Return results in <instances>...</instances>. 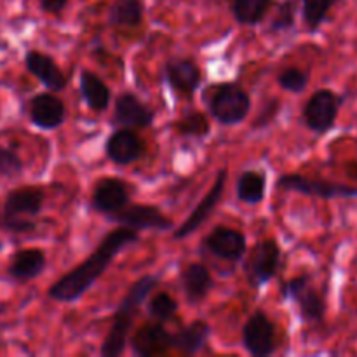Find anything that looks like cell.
Masks as SVG:
<instances>
[{"mask_svg": "<svg viewBox=\"0 0 357 357\" xmlns=\"http://www.w3.org/2000/svg\"><path fill=\"white\" fill-rule=\"evenodd\" d=\"M23 171L24 164L21 160V157L17 155L16 150L0 146V176L13 180V178L21 176Z\"/></svg>", "mask_w": 357, "mask_h": 357, "instance_id": "1f68e13d", "label": "cell"}, {"mask_svg": "<svg viewBox=\"0 0 357 357\" xmlns=\"http://www.w3.org/2000/svg\"><path fill=\"white\" fill-rule=\"evenodd\" d=\"M244 260V274L253 289L268 284L278 274L281 264V246L275 239L258 241Z\"/></svg>", "mask_w": 357, "mask_h": 357, "instance_id": "8992f818", "label": "cell"}, {"mask_svg": "<svg viewBox=\"0 0 357 357\" xmlns=\"http://www.w3.org/2000/svg\"><path fill=\"white\" fill-rule=\"evenodd\" d=\"M278 188L282 192H298L309 197H319L324 201L330 199H357V187L338 181L312 180L303 174L288 173L282 174L278 181Z\"/></svg>", "mask_w": 357, "mask_h": 357, "instance_id": "52a82bcc", "label": "cell"}, {"mask_svg": "<svg viewBox=\"0 0 357 357\" xmlns=\"http://www.w3.org/2000/svg\"><path fill=\"white\" fill-rule=\"evenodd\" d=\"M296 13H298V2L296 0H284L278 6V13L272 17V31H288L295 26Z\"/></svg>", "mask_w": 357, "mask_h": 357, "instance_id": "4dcf8cb0", "label": "cell"}, {"mask_svg": "<svg viewBox=\"0 0 357 357\" xmlns=\"http://www.w3.org/2000/svg\"><path fill=\"white\" fill-rule=\"evenodd\" d=\"M139 241L138 230L129 227H117L101 239L96 250L77 267L66 272L47 289V296L59 303H73L82 298L94 282L107 272L114 258Z\"/></svg>", "mask_w": 357, "mask_h": 357, "instance_id": "6da1fadb", "label": "cell"}, {"mask_svg": "<svg viewBox=\"0 0 357 357\" xmlns=\"http://www.w3.org/2000/svg\"><path fill=\"white\" fill-rule=\"evenodd\" d=\"M202 101L209 115L222 126L241 124L251 108V96L237 82H222L206 87Z\"/></svg>", "mask_w": 357, "mask_h": 357, "instance_id": "3957f363", "label": "cell"}, {"mask_svg": "<svg viewBox=\"0 0 357 357\" xmlns=\"http://www.w3.org/2000/svg\"><path fill=\"white\" fill-rule=\"evenodd\" d=\"M227 174L229 173H227L225 167L218 171V174H216L215 178V183H213V187L209 188L208 194L199 201V204L195 206L194 211L188 215V218L185 220V222L178 227L176 232L173 234L174 239L176 241L187 239L188 236H192L195 230H199L202 225H204V222L213 215V211H215L216 206H218L220 201H222L223 194H225Z\"/></svg>", "mask_w": 357, "mask_h": 357, "instance_id": "7c38bea8", "label": "cell"}, {"mask_svg": "<svg viewBox=\"0 0 357 357\" xmlns=\"http://www.w3.org/2000/svg\"><path fill=\"white\" fill-rule=\"evenodd\" d=\"M164 79L174 93L190 98L202 82L201 66L190 58H171L164 65Z\"/></svg>", "mask_w": 357, "mask_h": 357, "instance_id": "9a60e30c", "label": "cell"}, {"mask_svg": "<svg viewBox=\"0 0 357 357\" xmlns=\"http://www.w3.org/2000/svg\"><path fill=\"white\" fill-rule=\"evenodd\" d=\"M45 192L42 187L24 185L7 194L0 218H35L44 209Z\"/></svg>", "mask_w": 357, "mask_h": 357, "instance_id": "5bb4252c", "label": "cell"}, {"mask_svg": "<svg viewBox=\"0 0 357 357\" xmlns=\"http://www.w3.org/2000/svg\"><path fill=\"white\" fill-rule=\"evenodd\" d=\"M278 328L265 310H255L243 326V345L253 357H268L278 349Z\"/></svg>", "mask_w": 357, "mask_h": 357, "instance_id": "ba28073f", "label": "cell"}, {"mask_svg": "<svg viewBox=\"0 0 357 357\" xmlns=\"http://www.w3.org/2000/svg\"><path fill=\"white\" fill-rule=\"evenodd\" d=\"M281 296L295 303L305 323H321L326 316V300L312 284L310 274L296 275L286 281L281 288Z\"/></svg>", "mask_w": 357, "mask_h": 357, "instance_id": "277c9868", "label": "cell"}, {"mask_svg": "<svg viewBox=\"0 0 357 357\" xmlns=\"http://www.w3.org/2000/svg\"><path fill=\"white\" fill-rule=\"evenodd\" d=\"M47 267V258L45 253L38 248H28V250H20L10 257L7 274L13 279L21 282L37 279Z\"/></svg>", "mask_w": 357, "mask_h": 357, "instance_id": "ffe728a7", "label": "cell"}, {"mask_svg": "<svg viewBox=\"0 0 357 357\" xmlns=\"http://www.w3.org/2000/svg\"><path fill=\"white\" fill-rule=\"evenodd\" d=\"M24 66L51 93H59L68 84V79L58 66V63L54 61V58H51V56L42 51H37V49H31V51L26 52Z\"/></svg>", "mask_w": 357, "mask_h": 357, "instance_id": "ac0fdd59", "label": "cell"}, {"mask_svg": "<svg viewBox=\"0 0 357 357\" xmlns=\"http://www.w3.org/2000/svg\"><path fill=\"white\" fill-rule=\"evenodd\" d=\"M107 220L135 229L138 232H142V230L166 232V230L173 229V220L164 215L157 206L152 204H129L115 215L108 216Z\"/></svg>", "mask_w": 357, "mask_h": 357, "instance_id": "9c48e42d", "label": "cell"}, {"mask_svg": "<svg viewBox=\"0 0 357 357\" xmlns=\"http://www.w3.org/2000/svg\"><path fill=\"white\" fill-rule=\"evenodd\" d=\"M157 284H159V278L152 274L143 275L138 281L132 282L131 288L128 289L126 296L121 300L117 309H115L110 330H108L103 345H101V356L119 357L124 352L129 337H131L136 312H138L139 305L149 298V295L153 291Z\"/></svg>", "mask_w": 357, "mask_h": 357, "instance_id": "7a4b0ae2", "label": "cell"}, {"mask_svg": "<svg viewBox=\"0 0 357 357\" xmlns=\"http://www.w3.org/2000/svg\"><path fill=\"white\" fill-rule=\"evenodd\" d=\"M131 204V187L121 178L105 176L96 181L91 195V206L103 216H112Z\"/></svg>", "mask_w": 357, "mask_h": 357, "instance_id": "30bf717a", "label": "cell"}, {"mask_svg": "<svg viewBox=\"0 0 357 357\" xmlns=\"http://www.w3.org/2000/svg\"><path fill=\"white\" fill-rule=\"evenodd\" d=\"M28 117L35 128L52 131L65 122L66 107L56 94L40 93L28 103Z\"/></svg>", "mask_w": 357, "mask_h": 357, "instance_id": "e0dca14e", "label": "cell"}, {"mask_svg": "<svg viewBox=\"0 0 357 357\" xmlns=\"http://www.w3.org/2000/svg\"><path fill=\"white\" fill-rule=\"evenodd\" d=\"M80 96L91 110L96 112V114H103L110 107L112 91L100 75H96L91 70H82V73H80Z\"/></svg>", "mask_w": 357, "mask_h": 357, "instance_id": "603a6c76", "label": "cell"}, {"mask_svg": "<svg viewBox=\"0 0 357 357\" xmlns=\"http://www.w3.org/2000/svg\"><path fill=\"white\" fill-rule=\"evenodd\" d=\"M236 195L241 202L257 206L264 202L267 195V174L261 171L248 169L241 173L236 183Z\"/></svg>", "mask_w": 357, "mask_h": 357, "instance_id": "cb8c5ba5", "label": "cell"}, {"mask_svg": "<svg viewBox=\"0 0 357 357\" xmlns=\"http://www.w3.org/2000/svg\"><path fill=\"white\" fill-rule=\"evenodd\" d=\"M174 129L181 138H206L211 131V122L202 112L192 110L178 119Z\"/></svg>", "mask_w": 357, "mask_h": 357, "instance_id": "4316f807", "label": "cell"}, {"mask_svg": "<svg viewBox=\"0 0 357 357\" xmlns=\"http://www.w3.org/2000/svg\"><path fill=\"white\" fill-rule=\"evenodd\" d=\"M105 153L117 166H129L142 159L145 143L132 128H121L112 132L105 142Z\"/></svg>", "mask_w": 357, "mask_h": 357, "instance_id": "2e32d148", "label": "cell"}, {"mask_svg": "<svg viewBox=\"0 0 357 357\" xmlns=\"http://www.w3.org/2000/svg\"><path fill=\"white\" fill-rule=\"evenodd\" d=\"M202 248L218 260L241 261L248 253V239L239 230L220 225L204 237Z\"/></svg>", "mask_w": 357, "mask_h": 357, "instance_id": "8fae6325", "label": "cell"}, {"mask_svg": "<svg viewBox=\"0 0 357 357\" xmlns=\"http://www.w3.org/2000/svg\"><path fill=\"white\" fill-rule=\"evenodd\" d=\"M180 282L188 303H201L211 293L215 284L211 271L204 264L187 265L181 272Z\"/></svg>", "mask_w": 357, "mask_h": 357, "instance_id": "44dd1931", "label": "cell"}, {"mask_svg": "<svg viewBox=\"0 0 357 357\" xmlns=\"http://www.w3.org/2000/svg\"><path fill=\"white\" fill-rule=\"evenodd\" d=\"M211 337V326L206 321H194L173 333V349L183 356H195L206 347Z\"/></svg>", "mask_w": 357, "mask_h": 357, "instance_id": "7402d4cb", "label": "cell"}, {"mask_svg": "<svg viewBox=\"0 0 357 357\" xmlns=\"http://www.w3.org/2000/svg\"><path fill=\"white\" fill-rule=\"evenodd\" d=\"M344 98L333 89H317L302 108V121L316 135H326L337 124Z\"/></svg>", "mask_w": 357, "mask_h": 357, "instance_id": "5b68a950", "label": "cell"}, {"mask_svg": "<svg viewBox=\"0 0 357 357\" xmlns=\"http://www.w3.org/2000/svg\"><path fill=\"white\" fill-rule=\"evenodd\" d=\"M275 80L281 89L293 94H302L309 86V72L298 68V66H289V68L282 70Z\"/></svg>", "mask_w": 357, "mask_h": 357, "instance_id": "f546056e", "label": "cell"}, {"mask_svg": "<svg viewBox=\"0 0 357 357\" xmlns=\"http://www.w3.org/2000/svg\"><path fill=\"white\" fill-rule=\"evenodd\" d=\"M66 6H68V0H38V7L42 13L54 14V16L61 14Z\"/></svg>", "mask_w": 357, "mask_h": 357, "instance_id": "e575fe53", "label": "cell"}, {"mask_svg": "<svg viewBox=\"0 0 357 357\" xmlns=\"http://www.w3.org/2000/svg\"><path fill=\"white\" fill-rule=\"evenodd\" d=\"M155 114L150 110L136 94L121 93L115 100L114 107V122L121 124L122 128H132V129H145L153 124Z\"/></svg>", "mask_w": 357, "mask_h": 357, "instance_id": "d6986e66", "label": "cell"}, {"mask_svg": "<svg viewBox=\"0 0 357 357\" xmlns=\"http://www.w3.org/2000/svg\"><path fill=\"white\" fill-rule=\"evenodd\" d=\"M146 312L155 321H169L178 312V302L167 291H159L146 302Z\"/></svg>", "mask_w": 357, "mask_h": 357, "instance_id": "f1b7e54d", "label": "cell"}, {"mask_svg": "<svg viewBox=\"0 0 357 357\" xmlns=\"http://www.w3.org/2000/svg\"><path fill=\"white\" fill-rule=\"evenodd\" d=\"M0 222L10 234H31L37 230V223L31 218H0Z\"/></svg>", "mask_w": 357, "mask_h": 357, "instance_id": "d6a6232c", "label": "cell"}, {"mask_svg": "<svg viewBox=\"0 0 357 357\" xmlns=\"http://www.w3.org/2000/svg\"><path fill=\"white\" fill-rule=\"evenodd\" d=\"M272 3L274 0H232L230 9H232L234 20L239 24L257 26L267 16Z\"/></svg>", "mask_w": 357, "mask_h": 357, "instance_id": "484cf974", "label": "cell"}, {"mask_svg": "<svg viewBox=\"0 0 357 357\" xmlns=\"http://www.w3.org/2000/svg\"><path fill=\"white\" fill-rule=\"evenodd\" d=\"M145 14L143 0H114L108 9V23L112 26L135 28L139 26Z\"/></svg>", "mask_w": 357, "mask_h": 357, "instance_id": "d4e9b609", "label": "cell"}, {"mask_svg": "<svg viewBox=\"0 0 357 357\" xmlns=\"http://www.w3.org/2000/svg\"><path fill=\"white\" fill-rule=\"evenodd\" d=\"M279 110H281V101L272 98V100L265 105L264 110L258 114L257 121H255V128H265V126L271 124L275 119V115L279 114Z\"/></svg>", "mask_w": 357, "mask_h": 357, "instance_id": "836d02e7", "label": "cell"}, {"mask_svg": "<svg viewBox=\"0 0 357 357\" xmlns=\"http://www.w3.org/2000/svg\"><path fill=\"white\" fill-rule=\"evenodd\" d=\"M132 354L138 357L162 356L173 349V333L166 330L162 321L145 323L129 337Z\"/></svg>", "mask_w": 357, "mask_h": 357, "instance_id": "4fadbf2b", "label": "cell"}, {"mask_svg": "<svg viewBox=\"0 0 357 357\" xmlns=\"http://www.w3.org/2000/svg\"><path fill=\"white\" fill-rule=\"evenodd\" d=\"M0 251H2V243H0Z\"/></svg>", "mask_w": 357, "mask_h": 357, "instance_id": "d590c367", "label": "cell"}, {"mask_svg": "<svg viewBox=\"0 0 357 357\" xmlns=\"http://www.w3.org/2000/svg\"><path fill=\"white\" fill-rule=\"evenodd\" d=\"M340 0H302V20L309 31H317L330 10L333 9Z\"/></svg>", "mask_w": 357, "mask_h": 357, "instance_id": "83f0119b", "label": "cell"}]
</instances>
